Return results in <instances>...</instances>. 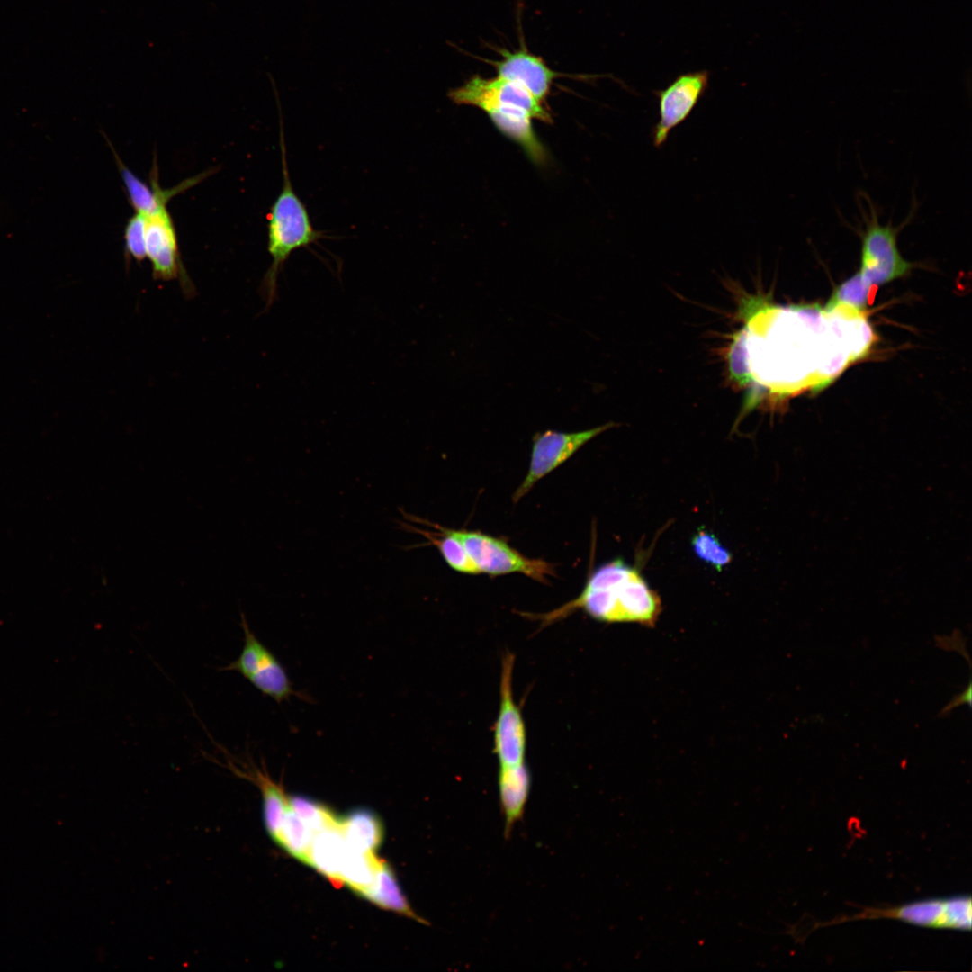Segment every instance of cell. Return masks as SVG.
Returning a JSON list of instances; mask_svg holds the SVG:
<instances>
[{
	"instance_id": "1",
	"label": "cell",
	"mask_w": 972,
	"mask_h": 972,
	"mask_svg": "<svg viewBox=\"0 0 972 972\" xmlns=\"http://www.w3.org/2000/svg\"><path fill=\"white\" fill-rule=\"evenodd\" d=\"M579 609L600 622L636 623L654 627L662 604L640 572L617 558L593 571L576 598L534 616L542 621V626H546Z\"/></svg>"
},
{
	"instance_id": "2",
	"label": "cell",
	"mask_w": 972,
	"mask_h": 972,
	"mask_svg": "<svg viewBox=\"0 0 972 972\" xmlns=\"http://www.w3.org/2000/svg\"><path fill=\"white\" fill-rule=\"evenodd\" d=\"M280 147L283 186L267 215V249L272 257V263L262 280L259 289L266 302V310L270 308L276 299L277 278L291 254L302 248H310L311 245L318 244L320 239L325 238L324 232L313 227L307 207L293 190L286 159V147L281 116Z\"/></svg>"
},
{
	"instance_id": "3",
	"label": "cell",
	"mask_w": 972,
	"mask_h": 972,
	"mask_svg": "<svg viewBox=\"0 0 972 972\" xmlns=\"http://www.w3.org/2000/svg\"><path fill=\"white\" fill-rule=\"evenodd\" d=\"M865 216L861 232V261L859 271L870 286L887 284L908 274L914 265L904 259L897 248V236L909 218L897 227L882 225L874 208Z\"/></svg>"
},
{
	"instance_id": "4",
	"label": "cell",
	"mask_w": 972,
	"mask_h": 972,
	"mask_svg": "<svg viewBox=\"0 0 972 972\" xmlns=\"http://www.w3.org/2000/svg\"><path fill=\"white\" fill-rule=\"evenodd\" d=\"M448 530L463 544L480 572L491 576L520 572L544 583L555 575L554 564L526 557L499 538L478 531Z\"/></svg>"
},
{
	"instance_id": "5",
	"label": "cell",
	"mask_w": 972,
	"mask_h": 972,
	"mask_svg": "<svg viewBox=\"0 0 972 972\" xmlns=\"http://www.w3.org/2000/svg\"><path fill=\"white\" fill-rule=\"evenodd\" d=\"M240 626L244 633L241 652L222 670L238 672L262 694L277 703L288 700L294 695L303 698L294 690L281 662L251 630L244 614H241Z\"/></svg>"
},
{
	"instance_id": "6",
	"label": "cell",
	"mask_w": 972,
	"mask_h": 972,
	"mask_svg": "<svg viewBox=\"0 0 972 972\" xmlns=\"http://www.w3.org/2000/svg\"><path fill=\"white\" fill-rule=\"evenodd\" d=\"M449 98L457 104L475 106L483 112L492 108L513 107L526 112L533 119L551 122L546 105L539 103L526 88L501 79L474 75L463 86L452 89Z\"/></svg>"
},
{
	"instance_id": "7",
	"label": "cell",
	"mask_w": 972,
	"mask_h": 972,
	"mask_svg": "<svg viewBox=\"0 0 972 972\" xmlns=\"http://www.w3.org/2000/svg\"><path fill=\"white\" fill-rule=\"evenodd\" d=\"M614 426L615 424L610 422L578 432L545 430L536 433L533 437L527 473L513 493V502L519 501L539 480L571 458L592 438Z\"/></svg>"
},
{
	"instance_id": "8",
	"label": "cell",
	"mask_w": 972,
	"mask_h": 972,
	"mask_svg": "<svg viewBox=\"0 0 972 972\" xmlns=\"http://www.w3.org/2000/svg\"><path fill=\"white\" fill-rule=\"evenodd\" d=\"M710 72L698 70L679 75L665 88L654 91L659 120L651 130L652 144L661 148L670 132L691 114L708 89Z\"/></svg>"
},
{
	"instance_id": "9",
	"label": "cell",
	"mask_w": 972,
	"mask_h": 972,
	"mask_svg": "<svg viewBox=\"0 0 972 972\" xmlns=\"http://www.w3.org/2000/svg\"><path fill=\"white\" fill-rule=\"evenodd\" d=\"M514 663V654L505 653L500 683V708L494 726V752L500 767L521 764L526 756V725L513 696Z\"/></svg>"
},
{
	"instance_id": "10",
	"label": "cell",
	"mask_w": 972,
	"mask_h": 972,
	"mask_svg": "<svg viewBox=\"0 0 972 972\" xmlns=\"http://www.w3.org/2000/svg\"><path fill=\"white\" fill-rule=\"evenodd\" d=\"M146 217V256L152 266L155 280L180 279L183 293L190 298L195 288L182 263L176 232L167 208L163 207Z\"/></svg>"
},
{
	"instance_id": "11",
	"label": "cell",
	"mask_w": 972,
	"mask_h": 972,
	"mask_svg": "<svg viewBox=\"0 0 972 972\" xmlns=\"http://www.w3.org/2000/svg\"><path fill=\"white\" fill-rule=\"evenodd\" d=\"M971 898L956 896L929 899L904 905L867 911L864 918H895L909 923L940 929L971 928Z\"/></svg>"
},
{
	"instance_id": "12",
	"label": "cell",
	"mask_w": 972,
	"mask_h": 972,
	"mask_svg": "<svg viewBox=\"0 0 972 972\" xmlns=\"http://www.w3.org/2000/svg\"><path fill=\"white\" fill-rule=\"evenodd\" d=\"M499 60L487 62L495 68L498 77L526 88L539 103L546 105L554 80L562 74L553 70L540 57L528 50L524 42L514 50L498 49Z\"/></svg>"
},
{
	"instance_id": "13",
	"label": "cell",
	"mask_w": 972,
	"mask_h": 972,
	"mask_svg": "<svg viewBox=\"0 0 972 972\" xmlns=\"http://www.w3.org/2000/svg\"><path fill=\"white\" fill-rule=\"evenodd\" d=\"M117 166L122 176L125 189L127 191L129 200L135 212H140L144 215H148L163 207H166L168 200L175 194L187 189L190 186L197 184L202 178V175L199 176L190 178L181 183L179 185L171 189L164 190L160 187L158 181V172L155 171L156 166L152 171L150 177L151 184L148 185L143 182L140 178L136 176L131 170H130L125 164L121 160L120 157L114 152L112 148Z\"/></svg>"
},
{
	"instance_id": "14",
	"label": "cell",
	"mask_w": 972,
	"mask_h": 972,
	"mask_svg": "<svg viewBox=\"0 0 972 972\" xmlns=\"http://www.w3.org/2000/svg\"><path fill=\"white\" fill-rule=\"evenodd\" d=\"M484 112L497 130L517 143L534 163L541 165L546 162V150L533 128V118L526 112L504 107L489 109Z\"/></svg>"
},
{
	"instance_id": "15",
	"label": "cell",
	"mask_w": 972,
	"mask_h": 972,
	"mask_svg": "<svg viewBox=\"0 0 972 972\" xmlns=\"http://www.w3.org/2000/svg\"><path fill=\"white\" fill-rule=\"evenodd\" d=\"M531 788L530 771L525 762L500 767L498 788L504 815V834L508 837L516 823L522 819Z\"/></svg>"
},
{
	"instance_id": "16",
	"label": "cell",
	"mask_w": 972,
	"mask_h": 972,
	"mask_svg": "<svg viewBox=\"0 0 972 972\" xmlns=\"http://www.w3.org/2000/svg\"><path fill=\"white\" fill-rule=\"evenodd\" d=\"M346 850V845L339 824L326 827L314 833L309 865L334 885L341 886L340 868Z\"/></svg>"
},
{
	"instance_id": "17",
	"label": "cell",
	"mask_w": 972,
	"mask_h": 972,
	"mask_svg": "<svg viewBox=\"0 0 972 972\" xmlns=\"http://www.w3.org/2000/svg\"><path fill=\"white\" fill-rule=\"evenodd\" d=\"M338 824L349 850L374 853L382 844V824L379 816L370 809H354L339 817Z\"/></svg>"
},
{
	"instance_id": "18",
	"label": "cell",
	"mask_w": 972,
	"mask_h": 972,
	"mask_svg": "<svg viewBox=\"0 0 972 972\" xmlns=\"http://www.w3.org/2000/svg\"><path fill=\"white\" fill-rule=\"evenodd\" d=\"M374 904L406 915L419 922L427 923L418 917L411 909L407 898L401 891L393 870L383 860H379L374 881L363 896Z\"/></svg>"
},
{
	"instance_id": "19",
	"label": "cell",
	"mask_w": 972,
	"mask_h": 972,
	"mask_svg": "<svg viewBox=\"0 0 972 972\" xmlns=\"http://www.w3.org/2000/svg\"><path fill=\"white\" fill-rule=\"evenodd\" d=\"M378 862L374 853L346 848L340 868L341 883L363 896L374 881Z\"/></svg>"
},
{
	"instance_id": "20",
	"label": "cell",
	"mask_w": 972,
	"mask_h": 972,
	"mask_svg": "<svg viewBox=\"0 0 972 972\" xmlns=\"http://www.w3.org/2000/svg\"><path fill=\"white\" fill-rule=\"evenodd\" d=\"M314 833L289 804L284 814L278 845L298 860L309 865L310 850Z\"/></svg>"
},
{
	"instance_id": "21",
	"label": "cell",
	"mask_w": 972,
	"mask_h": 972,
	"mask_svg": "<svg viewBox=\"0 0 972 972\" xmlns=\"http://www.w3.org/2000/svg\"><path fill=\"white\" fill-rule=\"evenodd\" d=\"M695 555L702 562L720 572L733 560L732 553L705 526L698 528L691 539Z\"/></svg>"
},
{
	"instance_id": "22",
	"label": "cell",
	"mask_w": 972,
	"mask_h": 972,
	"mask_svg": "<svg viewBox=\"0 0 972 972\" xmlns=\"http://www.w3.org/2000/svg\"><path fill=\"white\" fill-rule=\"evenodd\" d=\"M288 801L291 807L314 832L338 824L339 817L315 799L303 795H292L288 797Z\"/></svg>"
},
{
	"instance_id": "23",
	"label": "cell",
	"mask_w": 972,
	"mask_h": 972,
	"mask_svg": "<svg viewBox=\"0 0 972 972\" xmlns=\"http://www.w3.org/2000/svg\"><path fill=\"white\" fill-rule=\"evenodd\" d=\"M871 288L873 287L868 284L858 272L834 290L825 308L844 305L862 312L868 303Z\"/></svg>"
},
{
	"instance_id": "24",
	"label": "cell",
	"mask_w": 972,
	"mask_h": 972,
	"mask_svg": "<svg viewBox=\"0 0 972 972\" xmlns=\"http://www.w3.org/2000/svg\"><path fill=\"white\" fill-rule=\"evenodd\" d=\"M146 217L140 212L135 213L128 220L124 230L125 252L130 258L139 262L146 256Z\"/></svg>"
},
{
	"instance_id": "25",
	"label": "cell",
	"mask_w": 972,
	"mask_h": 972,
	"mask_svg": "<svg viewBox=\"0 0 972 972\" xmlns=\"http://www.w3.org/2000/svg\"><path fill=\"white\" fill-rule=\"evenodd\" d=\"M964 703H967L969 706L971 705V683L969 682L968 688L959 695L953 698V699L941 710L940 716L946 715L951 709L958 706Z\"/></svg>"
}]
</instances>
